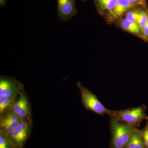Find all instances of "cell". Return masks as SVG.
I'll return each instance as SVG.
<instances>
[{"label":"cell","mask_w":148,"mask_h":148,"mask_svg":"<svg viewBox=\"0 0 148 148\" xmlns=\"http://www.w3.org/2000/svg\"><path fill=\"white\" fill-rule=\"evenodd\" d=\"M109 116L111 133L110 148L125 147L132 132L138 126L123 123L112 115Z\"/></svg>","instance_id":"6da1fadb"},{"label":"cell","mask_w":148,"mask_h":148,"mask_svg":"<svg viewBox=\"0 0 148 148\" xmlns=\"http://www.w3.org/2000/svg\"><path fill=\"white\" fill-rule=\"evenodd\" d=\"M147 110L146 106L142 105L139 107L120 110H110L108 115H112L123 123L135 125L139 127L143 121L148 119V116L146 114Z\"/></svg>","instance_id":"7a4b0ae2"},{"label":"cell","mask_w":148,"mask_h":148,"mask_svg":"<svg viewBox=\"0 0 148 148\" xmlns=\"http://www.w3.org/2000/svg\"><path fill=\"white\" fill-rule=\"evenodd\" d=\"M77 84L80 92L83 105L86 110L100 116H104L106 114L108 115L110 110L103 106L96 95L83 86L79 82H77Z\"/></svg>","instance_id":"3957f363"},{"label":"cell","mask_w":148,"mask_h":148,"mask_svg":"<svg viewBox=\"0 0 148 148\" xmlns=\"http://www.w3.org/2000/svg\"><path fill=\"white\" fill-rule=\"evenodd\" d=\"M125 18L139 25L142 32L145 27L148 18L147 5L136 7L128 11L125 14Z\"/></svg>","instance_id":"277c9868"},{"label":"cell","mask_w":148,"mask_h":148,"mask_svg":"<svg viewBox=\"0 0 148 148\" xmlns=\"http://www.w3.org/2000/svg\"><path fill=\"white\" fill-rule=\"evenodd\" d=\"M138 6H139L132 3L129 0H118L115 7L104 18L108 23L115 24L120 18L123 17L128 11Z\"/></svg>","instance_id":"5b68a950"},{"label":"cell","mask_w":148,"mask_h":148,"mask_svg":"<svg viewBox=\"0 0 148 148\" xmlns=\"http://www.w3.org/2000/svg\"><path fill=\"white\" fill-rule=\"evenodd\" d=\"M57 16L62 21H68L77 13L76 7L77 0H56Z\"/></svg>","instance_id":"8992f818"},{"label":"cell","mask_w":148,"mask_h":148,"mask_svg":"<svg viewBox=\"0 0 148 148\" xmlns=\"http://www.w3.org/2000/svg\"><path fill=\"white\" fill-rule=\"evenodd\" d=\"M29 132V127L27 123L21 121L12 134L8 137L14 143L17 148H23L28 139Z\"/></svg>","instance_id":"52a82bcc"},{"label":"cell","mask_w":148,"mask_h":148,"mask_svg":"<svg viewBox=\"0 0 148 148\" xmlns=\"http://www.w3.org/2000/svg\"><path fill=\"white\" fill-rule=\"evenodd\" d=\"M20 84L18 82L11 77L1 76L0 96H6L13 98Z\"/></svg>","instance_id":"ba28073f"},{"label":"cell","mask_w":148,"mask_h":148,"mask_svg":"<svg viewBox=\"0 0 148 148\" xmlns=\"http://www.w3.org/2000/svg\"><path fill=\"white\" fill-rule=\"evenodd\" d=\"M115 24L117 27L123 31L134 35L142 39V31L139 25L136 23L122 17L117 20Z\"/></svg>","instance_id":"9c48e42d"},{"label":"cell","mask_w":148,"mask_h":148,"mask_svg":"<svg viewBox=\"0 0 148 148\" xmlns=\"http://www.w3.org/2000/svg\"><path fill=\"white\" fill-rule=\"evenodd\" d=\"M96 10L104 18L115 7L118 0H93Z\"/></svg>","instance_id":"30bf717a"},{"label":"cell","mask_w":148,"mask_h":148,"mask_svg":"<svg viewBox=\"0 0 148 148\" xmlns=\"http://www.w3.org/2000/svg\"><path fill=\"white\" fill-rule=\"evenodd\" d=\"M13 110L20 119L24 118L28 116L29 105L25 95L23 94L20 95L18 101L14 105Z\"/></svg>","instance_id":"8fae6325"},{"label":"cell","mask_w":148,"mask_h":148,"mask_svg":"<svg viewBox=\"0 0 148 148\" xmlns=\"http://www.w3.org/2000/svg\"><path fill=\"white\" fill-rule=\"evenodd\" d=\"M126 147L129 148H145L142 130L138 127L134 130Z\"/></svg>","instance_id":"7c38bea8"},{"label":"cell","mask_w":148,"mask_h":148,"mask_svg":"<svg viewBox=\"0 0 148 148\" xmlns=\"http://www.w3.org/2000/svg\"><path fill=\"white\" fill-rule=\"evenodd\" d=\"M0 148H18L14 143L2 132L0 135Z\"/></svg>","instance_id":"4fadbf2b"},{"label":"cell","mask_w":148,"mask_h":148,"mask_svg":"<svg viewBox=\"0 0 148 148\" xmlns=\"http://www.w3.org/2000/svg\"><path fill=\"white\" fill-rule=\"evenodd\" d=\"M13 98L6 96H0V112L2 113L12 103Z\"/></svg>","instance_id":"5bb4252c"},{"label":"cell","mask_w":148,"mask_h":148,"mask_svg":"<svg viewBox=\"0 0 148 148\" xmlns=\"http://www.w3.org/2000/svg\"><path fill=\"white\" fill-rule=\"evenodd\" d=\"M142 130L145 148H148V131L145 127Z\"/></svg>","instance_id":"9a60e30c"},{"label":"cell","mask_w":148,"mask_h":148,"mask_svg":"<svg viewBox=\"0 0 148 148\" xmlns=\"http://www.w3.org/2000/svg\"><path fill=\"white\" fill-rule=\"evenodd\" d=\"M142 40L148 44V18L147 24L142 32Z\"/></svg>","instance_id":"2e32d148"},{"label":"cell","mask_w":148,"mask_h":148,"mask_svg":"<svg viewBox=\"0 0 148 148\" xmlns=\"http://www.w3.org/2000/svg\"><path fill=\"white\" fill-rule=\"evenodd\" d=\"M132 3L138 6L146 5L147 4V0H129Z\"/></svg>","instance_id":"e0dca14e"},{"label":"cell","mask_w":148,"mask_h":148,"mask_svg":"<svg viewBox=\"0 0 148 148\" xmlns=\"http://www.w3.org/2000/svg\"><path fill=\"white\" fill-rule=\"evenodd\" d=\"M6 4V0H0V6L1 7L5 6Z\"/></svg>","instance_id":"ac0fdd59"},{"label":"cell","mask_w":148,"mask_h":148,"mask_svg":"<svg viewBox=\"0 0 148 148\" xmlns=\"http://www.w3.org/2000/svg\"><path fill=\"white\" fill-rule=\"evenodd\" d=\"M145 127L146 129H147V130L148 131V118L147 120V124H146Z\"/></svg>","instance_id":"d6986e66"},{"label":"cell","mask_w":148,"mask_h":148,"mask_svg":"<svg viewBox=\"0 0 148 148\" xmlns=\"http://www.w3.org/2000/svg\"><path fill=\"white\" fill-rule=\"evenodd\" d=\"M81 1H82L84 2V1H88V0H81Z\"/></svg>","instance_id":"ffe728a7"},{"label":"cell","mask_w":148,"mask_h":148,"mask_svg":"<svg viewBox=\"0 0 148 148\" xmlns=\"http://www.w3.org/2000/svg\"><path fill=\"white\" fill-rule=\"evenodd\" d=\"M124 148H128V147H125Z\"/></svg>","instance_id":"44dd1931"}]
</instances>
